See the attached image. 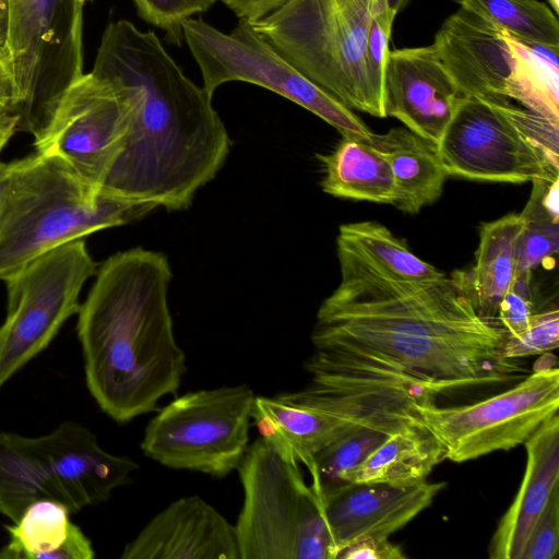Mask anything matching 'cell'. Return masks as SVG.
Instances as JSON below:
<instances>
[{
	"label": "cell",
	"instance_id": "obj_26",
	"mask_svg": "<svg viewBox=\"0 0 559 559\" xmlns=\"http://www.w3.org/2000/svg\"><path fill=\"white\" fill-rule=\"evenodd\" d=\"M512 64L504 97L559 123V48L523 43L506 32Z\"/></svg>",
	"mask_w": 559,
	"mask_h": 559
},
{
	"label": "cell",
	"instance_id": "obj_5",
	"mask_svg": "<svg viewBox=\"0 0 559 559\" xmlns=\"http://www.w3.org/2000/svg\"><path fill=\"white\" fill-rule=\"evenodd\" d=\"M383 0H287L252 28L296 69L350 110L386 118L383 85L367 59Z\"/></svg>",
	"mask_w": 559,
	"mask_h": 559
},
{
	"label": "cell",
	"instance_id": "obj_3",
	"mask_svg": "<svg viewBox=\"0 0 559 559\" xmlns=\"http://www.w3.org/2000/svg\"><path fill=\"white\" fill-rule=\"evenodd\" d=\"M173 273L159 251L132 248L110 255L80 305L76 332L90 394L123 424L155 411L187 371L168 306Z\"/></svg>",
	"mask_w": 559,
	"mask_h": 559
},
{
	"label": "cell",
	"instance_id": "obj_38",
	"mask_svg": "<svg viewBox=\"0 0 559 559\" xmlns=\"http://www.w3.org/2000/svg\"><path fill=\"white\" fill-rule=\"evenodd\" d=\"M16 103V91L12 73L0 57V109H7L14 112Z\"/></svg>",
	"mask_w": 559,
	"mask_h": 559
},
{
	"label": "cell",
	"instance_id": "obj_32",
	"mask_svg": "<svg viewBox=\"0 0 559 559\" xmlns=\"http://www.w3.org/2000/svg\"><path fill=\"white\" fill-rule=\"evenodd\" d=\"M216 0H133L141 19L166 32L169 40H183L181 24L205 12Z\"/></svg>",
	"mask_w": 559,
	"mask_h": 559
},
{
	"label": "cell",
	"instance_id": "obj_18",
	"mask_svg": "<svg viewBox=\"0 0 559 559\" xmlns=\"http://www.w3.org/2000/svg\"><path fill=\"white\" fill-rule=\"evenodd\" d=\"M121 559H240L235 525L199 496L175 500L128 543Z\"/></svg>",
	"mask_w": 559,
	"mask_h": 559
},
{
	"label": "cell",
	"instance_id": "obj_42",
	"mask_svg": "<svg viewBox=\"0 0 559 559\" xmlns=\"http://www.w3.org/2000/svg\"><path fill=\"white\" fill-rule=\"evenodd\" d=\"M550 9L557 14L559 11V0H548Z\"/></svg>",
	"mask_w": 559,
	"mask_h": 559
},
{
	"label": "cell",
	"instance_id": "obj_33",
	"mask_svg": "<svg viewBox=\"0 0 559 559\" xmlns=\"http://www.w3.org/2000/svg\"><path fill=\"white\" fill-rule=\"evenodd\" d=\"M531 280L532 272L516 274L499 302L497 320L509 336L523 332L535 313Z\"/></svg>",
	"mask_w": 559,
	"mask_h": 559
},
{
	"label": "cell",
	"instance_id": "obj_12",
	"mask_svg": "<svg viewBox=\"0 0 559 559\" xmlns=\"http://www.w3.org/2000/svg\"><path fill=\"white\" fill-rule=\"evenodd\" d=\"M559 408V369L533 371L509 390L474 404H416V415L444 445L447 460L463 463L516 448Z\"/></svg>",
	"mask_w": 559,
	"mask_h": 559
},
{
	"label": "cell",
	"instance_id": "obj_15",
	"mask_svg": "<svg viewBox=\"0 0 559 559\" xmlns=\"http://www.w3.org/2000/svg\"><path fill=\"white\" fill-rule=\"evenodd\" d=\"M383 96L386 117L436 144L464 97L432 45L389 51Z\"/></svg>",
	"mask_w": 559,
	"mask_h": 559
},
{
	"label": "cell",
	"instance_id": "obj_25",
	"mask_svg": "<svg viewBox=\"0 0 559 559\" xmlns=\"http://www.w3.org/2000/svg\"><path fill=\"white\" fill-rule=\"evenodd\" d=\"M522 227L520 214L504 215L480 226L469 277L477 311L486 319L497 320L499 302L516 275V245Z\"/></svg>",
	"mask_w": 559,
	"mask_h": 559
},
{
	"label": "cell",
	"instance_id": "obj_36",
	"mask_svg": "<svg viewBox=\"0 0 559 559\" xmlns=\"http://www.w3.org/2000/svg\"><path fill=\"white\" fill-rule=\"evenodd\" d=\"M405 559L402 548L384 537H366L343 548L337 559Z\"/></svg>",
	"mask_w": 559,
	"mask_h": 559
},
{
	"label": "cell",
	"instance_id": "obj_16",
	"mask_svg": "<svg viewBox=\"0 0 559 559\" xmlns=\"http://www.w3.org/2000/svg\"><path fill=\"white\" fill-rule=\"evenodd\" d=\"M445 486L444 481L425 480L406 487L343 483L321 489L336 559L358 539L389 538L427 509Z\"/></svg>",
	"mask_w": 559,
	"mask_h": 559
},
{
	"label": "cell",
	"instance_id": "obj_20",
	"mask_svg": "<svg viewBox=\"0 0 559 559\" xmlns=\"http://www.w3.org/2000/svg\"><path fill=\"white\" fill-rule=\"evenodd\" d=\"M251 419L260 437L281 456L296 465L301 463L307 469L321 450L366 426L288 401L281 394L255 396Z\"/></svg>",
	"mask_w": 559,
	"mask_h": 559
},
{
	"label": "cell",
	"instance_id": "obj_9",
	"mask_svg": "<svg viewBox=\"0 0 559 559\" xmlns=\"http://www.w3.org/2000/svg\"><path fill=\"white\" fill-rule=\"evenodd\" d=\"M183 40L202 74L203 88L214 92L228 82H247L270 90L314 114L342 138L369 142L372 132L356 116L260 36L245 20L229 33L201 19L181 24Z\"/></svg>",
	"mask_w": 559,
	"mask_h": 559
},
{
	"label": "cell",
	"instance_id": "obj_8",
	"mask_svg": "<svg viewBox=\"0 0 559 559\" xmlns=\"http://www.w3.org/2000/svg\"><path fill=\"white\" fill-rule=\"evenodd\" d=\"M0 57L15 84L17 131L37 139L67 90L83 74V4L79 0H7Z\"/></svg>",
	"mask_w": 559,
	"mask_h": 559
},
{
	"label": "cell",
	"instance_id": "obj_21",
	"mask_svg": "<svg viewBox=\"0 0 559 559\" xmlns=\"http://www.w3.org/2000/svg\"><path fill=\"white\" fill-rule=\"evenodd\" d=\"M368 143L391 167L395 186L393 206L416 214L440 198L449 175L436 143L406 127L392 128L383 134L372 133Z\"/></svg>",
	"mask_w": 559,
	"mask_h": 559
},
{
	"label": "cell",
	"instance_id": "obj_6",
	"mask_svg": "<svg viewBox=\"0 0 559 559\" xmlns=\"http://www.w3.org/2000/svg\"><path fill=\"white\" fill-rule=\"evenodd\" d=\"M138 469L132 459L105 451L76 421L38 437L0 429V514L14 522L38 500L76 513L107 501Z\"/></svg>",
	"mask_w": 559,
	"mask_h": 559
},
{
	"label": "cell",
	"instance_id": "obj_31",
	"mask_svg": "<svg viewBox=\"0 0 559 559\" xmlns=\"http://www.w3.org/2000/svg\"><path fill=\"white\" fill-rule=\"evenodd\" d=\"M559 346V311L557 308L535 312L527 328L518 335H507L502 355L507 359H521L544 354Z\"/></svg>",
	"mask_w": 559,
	"mask_h": 559
},
{
	"label": "cell",
	"instance_id": "obj_29",
	"mask_svg": "<svg viewBox=\"0 0 559 559\" xmlns=\"http://www.w3.org/2000/svg\"><path fill=\"white\" fill-rule=\"evenodd\" d=\"M480 12L514 38L531 45L559 48V22L539 0H456Z\"/></svg>",
	"mask_w": 559,
	"mask_h": 559
},
{
	"label": "cell",
	"instance_id": "obj_10",
	"mask_svg": "<svg viewBox=\"0 0 559 559\" xmlns=\"http://www.w3.org/2000/svg\"><path fill=\"white\" fill-rule=\"evenodd\" d=\"M254 397L247 384L185 393L150 420L141 449L166 467L225 477L248 450Z\"/></svg>",
	"mask_w": 559,
	"mask_h": 559
},
{
	"label": "cell",
	"instance_id": "obj_43",
	"mask_svg": "<svg viewBox=\"0 0 559 559\" xmlns=\"http://www.w3.org/2000/svg\"><path fill=\"white\" fill-rule=\"evenodd\" d=\"M83 5L84 3H86L87 1H91V0H79Z\"/></svg>",
	"mask_w": 559,
	"mask_h": 559
},
{
	"label": "cell",
	"instance_id": "obj_14",
	"mask_svg": "<svg viewBox=\"0 0 559 559\" xmlns=\"http://www.w3.org/2000/svg\"><path fill=\"white\" fill-rule=\"evenodd\" d=\"M133 103L128 93L92 72L64 93L36 153L62 162L80 179L102 191L129 133Z\"/></svg>",
	"mask_w": 559,
	"mask_h": 559
},
{
	"label": "cell",
	"instance_id": "obj_13",
	"mask_svg": "<svg viewBox=\"0 0 559 559\" xmlns=\"http://www.w3.org/2000/svg\"><path fill=\"white\" fill-rule=\"evenodd\" d=\"M508 100L463 97L437 144L449 176L510 183L558 180L559 158L518 127Z\"/></svg>",
	"mask_w": 559,
	"mask_h": 559
},
{
	"label": "cell",
	"instance_id": "obj_34",
	"mask_svg": "<svg viewBox=\"0 0 559 559\" xmlns=\"http://www.w3.org/2000/svg\"><path fill=\"white\" fill-rule=\"evenodd\" d=\"M408 0H383L374 15L367 43V59L372 75L383 85V72L389 53L393 22Z\"/></svg>",
	"mask_w": 559,
	"mask_h": 559
},
{
	"label": "cell",
	"instance_id": "obj_19",
	"mask_svg": "<svg viewBox=\"0 0 559 559\" xmlns=\"http://www.w3.org/2000/svg\"><path fill=\"white\" fill-rule=\"evenodd\" d=\"M524 445V476L491 537L488 547L490 559H521L533 526L559 487L558 413L544 421Z\"/></svg>",
	"mask_w": 559,
	"mask_h": 559
},
{
	"label": "cell",
	"instance_id": "obj_40",
	"mask_svg": "<svg viewBox=\"0 0 559 559\" xmlns=\"http://www.w3.org/2000/svg\"><path fill=\"white\" fill-rule=\"evenodd\" d=\"M19 117L15 112L0 109V152L17 131Z\"/></svg>",
	"mask_w": 559,
	"mask_h": 559
},
{
	"label": "cell",
	"instance_id": "obj_35",
	"mask_svg": "<svg viewBox=\"0 0 559 559\" xmlns=\"http://www.w3.org/2000/svg\"><path fill=\"white\" fill-rule=\"evenodd\" d=\"M559 547V487L533 526L521 559H554Z\"/></svg>",
	"mask_w": 559,
	"mask_h": 559
},
{
	"label": "cell",
	"instance_id": "obj_41",
	"mask_svg": "<svg viewBox=\"0 0 559 559\" xmlns=\"http://www.w3.org/2000/svg\"><path fill=\"white\" fill-rule=\"evenodd\" d=\"M8 31L7 0H0V47L3 46Z\"/></svg>",
	"mask_w": 559,
	"mask_h": 559
},
{
	"label": "cell",
	"instance_id": "obj_4",
	"mask_svg": "<svg viewBox=\"0 0 559 559\" xmlns=\"http://www.w3.org/2000/svg\"><path fill=\"white\" fill-rule=\"evenodd\" d=\"M155 209L94 189L53 157L20 158L0 222V280L57 247Z\"/></svg>",
	"mask_w": 559,
	"mask_h": 559
},
{
	"label": "cell",
	"instance_id": "obj_11",
	"mask_svg": "<svg viewBox=\"0 0 559 559\" xmlns=\"http://www.w3.org/2000/svg\"><path fill=\"white\" fill-rule=\"evenodd\" d=\"M96 272L82 238L39 255L4 281L8 304L0 325V389L78 314L82 287Z\"/></svg>",
	"mask_w": 559,
	"mask_h": 559
},
{
	"label": "cell",
	"instance_id": "obj_1",
	"mask_svg": "<svg viewBox=\"0 0 559 559\" xmlns=\"http://www.w3.org/2000/svg\"><path fill=\"white\" fill-rule=\"evenodd\" d=\"M341 282L319 307L314 350L400 373L440 394L525 372L506 330L476 308L469 272L403 281L336 246Z\"/></svg>",
	"mask_w": 559,
	"mask_h": 559
},
{
	"label": "cell",
	"instance_id": "obj_30",
	"mask_svg": "<svg viewBox=\"0 0 559 559\" xmlns=\"http://www.w3.org/2000/svg\"><path fill=\"white\" fill-rule=\"evenodd\" d=\"M407 424L366 425L334 441L314 455L308 469L311 485L320 491L343 484L349 472L362 463L391 433Z\"/></svg>",
	"mask_w": 559,
	"mask_h": 559
},
{
	"label": "cell",
	"instance_id": "obj_23",
	"mask_svg": "<svg viewBox=\"0 0 559 559\" xmlns=\"http://www.w3.org/2000/svg\"><path fill=\"white\" fill-rule=\"evenodd\" d=\"M447 460L439 439L415 420L391 433L343 483L413 486Z\"/></svg>",
	"mask_w": 559,
	"mask_h": 559
},
{
	"label": "cell",
	"instance_id": "obj_7",
	"mask_svg": "<svg viewBox=\"0 0 559 559\" xmlns=\"http://www.w3.org/2000/svg\"><path fill=\"white\" fill-rule=\"evenodd\" d=\"M238 474L243 503L235 524L240 559H336L320 492L259 437Z\"/></svg>",
	"mask_w": 559,
	"mask_h": 559
},
{
	"label": "cell",
	"instance_id": "obj_17",
	"mask_svg": "<svg viewBox=\"0 0 559 559\" xmlns=\"http://www.w3.org/2000/svg\"><path fill=\"white\" fill-rule=\"evenodd\" d=\"M432 46L464 96L506 98L512 56L506 31L488 16L460 5L442 23Z\"/></svg>",
	"mask_w": 559,
	"mask_h": 559
},
{
	"label": "cell",
	"instance_id": "obj_22",
	"mask_svg": "<svg viewBox=\"0 0 559 559\" xmlns=\"http://www.w3.org/2000/svg\"><path fill=\"white\" fill-rule=\"evenodd\" d=\"M71 512L52 500L31 503L21 516L5 525L8 543L1 559H93L91 539L71 521Z\"/></svg>",
	"mask_w": 559,
	"mask_h": 559
},
{
	"label": "cell",
	"instance_id": "obj_28",
	"mask_svg": "<svg viewBox=\"0 0 559 559\" xmlns=\"http://www.w3.org/2000/svg\"><path fill=\"white\" fill-rule=\"evenodd\" d=\"M558 180L533 181L531 198L522 213L523 227L516 245V274L532 272L559 247Z\"/></svg>",
	"mask_w": 559,
	"mask_h": 559
},
{
	"label": "cell",
	"instance_id": "obj_27",
	"mask_svg": "<svg viewBox=\"0 0 559 559\" xmlns=\"http://www.w3.org/2000/svg\"><path fill=\"white\" fill-rule=\"evenodd\" d=\"M336 246H341L403 281H431L445 275L414 254L407 245L377 222H356L340 226Z\"/></svg>",
	"mask_w": 559,
	"mask_h": 559
},
{
	"label": "cell",
	"instance_id": "obj_24",
	"mask_svg": "<svg viewBox=\"0 0 559 559\" xmlns=\"http://www.w3.org/2000/svg\"><path fill=\"white\" fill-rule=\"evenodd\" d=\"M324 168L322 190L333 197L391 204L394 178L385 157L371 144L354 139L342 141L330 154H317Z\"/></svg>",
	"mask_w": 559,
	"mask_h": 559
},
{
	"label": "cell",
	"instance_id": "obj_39",
	"mask_svg": "<svg viewBox=\"0 0 559 559\" xmlns=\"http://www.w3.org/2000/svg\"><path fill=\"white\" fill-rule=\"evenodd\" d=\"M17 166V159L12 162L0 160V222L4 212L12 178Z\"/></svg>",
	"mask_w": 559,
	"mask_h": 559
},
{
	"label": "cell",
	"instance_id": "obj_37",
	"mask_svg": "<svg viewBox=\"0 0 559 559\" xmlns=\"http://www.w3.org/2000/svg\"><path fill=\"white\" fill-rule=\"evenodd\" d=\"M239 20L257 22L269 15L287 0H222Z\"/></svg>",
	"mask_w": 559,
	"mask_h": 559
},
{
	"label": "cell",
	"instance_id": "obj_2",
	"mask_svg": "<svg viewBox=\"0 0 559 559\" xmlns=\"http://www.w3.org/2000/svg\"><path fill=\"white\" fill-rule=\"evenodd\" d=\"M92 73L133 103L124 147L102 192L167 211L188 209L231 147L213 97L182 72L154 32L128 20L107 25Z\"/></svg>",
	"mask_w": 559,
	"mask_h": 559
}]
</instances>
